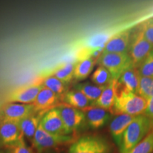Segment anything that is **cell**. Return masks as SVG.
Masks as SVG:
<instances>
[{"label":"cell","instance_id":"cell-1","mask_svg":"<svg viewBox=\"0 0 153 153\" xmlns=\"http://www.w3.org/2000/svg\"><path fill=\"white\" fill-rule=\"evenodd\" d=\"M153 128V121L144 115L135 116L124 132L119 148L120 153H128L146 136Z\"/></svg>","mask_w":153,"mask_h":153},{"label":"cell","instance_id":"cell-2","mask_svg":"<svg viewBox=\"0 0 153 153\" xmlns=\"http://www.w3.org/2000/svg\"><path fill=\"white\" fill-rule=\"evenodd\" d=\"M147 100L135 94L121 89L115 99L112 114H126L137 116L142 115L146 108Z\"/></svg>","mask_w":153,"mask_h":153},{"label":"cell","instance_id":"cell-3","mask_svg":"<svg viewBox=\"0 0 153 153\" xmlns=\"http://www.w3.org/2000/svg\"><path fill=\"white\" fill-rule=\"evenodd\" d=\"M97 62L106 68L116 80L119 79L126 70L133 66L128 53H102Z\"/></svg>","mask_w":153,"mask_h":153},{"label":"cell","instance_id":"cell-4","mask_svg":"<svg viewBox=\"0 0 153 153\" xmlns=\"http://www.w3.org/2000/svg\"><path fill=\"white\" fill-rule=\"evenodd\" d=\"M111 150L106 140L95 135H86L74 141L68 153H111Z\"/></svg>","mask_w":153,"mask_h":153},{"label":"cell","instance_id":"cell-5","mask_svg":"<svg viewBox=\"0 0 153 153\" xmlns=\"http://www.w3.org/2000/svg\"><path fill=\"white\" fill-rule=\"evenodd\" d=\"M74 141V137L69 135H56L45 131L39 124L32 142V148L37 152L54 149L60 145L69 144Z\"/></svg>","mask_w":153,"mask_h":153},{"label":"cell","instance_id":"cell-6","mask_svg":"<svg viewBox=\"0 0 153 153\" xmlns=\"http://www.w3.org/2000/svg\"><path fill=\"white\" fill-rule=\"evenodd\" d=\"M43 87L41 78H37L30 83L20 86L9 91L4 101L5 103L31 104Z\"/></svg>","mask_w":153,"mask_h":153},{"label":"cell","instance_id":"cell-7","mask_svg":"<svg viewBox=\"0 0 153 153\" xmlns=\"http://www.w3.org/2000/svg\"><path fill=\"white\" fill-rule=\"evenodd\" d=\"M152 50L153 46L145 39L142 30L140 29L134 34L130 43L129 55L133 67L139 68Z\"/></svg>","mask_w":153,"mask_h":153},{"label":"cell","instance_id":"cell-8","mask_svg":"<svg viewBox=\"0 0 153 153\" xmlns=\"http://www.w3.org/2000/svg\"><path fill=\"white\" fill-rule=\"evenodd\" d=\"M58 108L66 135L75 133L86 122L85 113L82 110L72 108L68 105L61 106Z\"/></svg>","mask_w":153,"mask_h":153},{"label":"cell","instance_id":"cell-9","mask_svg":"<svg viewBox=\"0 0 153 153\" xmlns=\"http://www.w3.org/2000/svg\"><path fill=\"white\" fill-rule=\"evenodd\" d=\"M35 114L32 104L19 103H5L0 108V119L20 121Z\"/></svg>","mask_w":153,"mask_h":153},{"label":"cell","instance_id":"cell-10","mask_svg":"<svg viewBox=\"0 0 153 153\" xmlns=\"http://www.w3.org/2000/svg\"><path fill=\"white\" fill-rule=\"evenodd\" d=\"M61 97L55 94L52 91L43 87L38 94L33 105L35 114L44 115L48 111L57 108Z\"/></svg>","mask_w":153,"mask_h":153},{"label":"cell","instance_id":"cell-11","mask_svg":"<svg viewBox=\"0 0 153 153\" xmlns=\"http://www.w3.org/2000/svg\"><path fill=\"white\" fill-rule=\"evenodd\" d=\"M131 33L130 30H126L111 37L105 45L102 53H128L131 43Z\"/></svg>","mask_w":153,"mask_h":153},{"label":"cell","instance_id":"cell-12","mask_svg":"<svg viewBox=\"0 0 153 153\" xmlns=\"http://www.w3.org/2000/svg\"><path fill=\"white\" fill-rule=\"evenodd\" d=\"M23 136L19 121L0 119V141L6 147L16 143Z\"/></svg>","mask_w":153,"mask_h":153},{"label":"cell","instance_id":"cell-13","mask_svg":"<svg viewBox=\"0 0 153 153\" xmlns=\"http://www.w3.org/2000/svg\"><path fill=\"white\" fill-rule=\"evenodd\" d=\"M40 124L45 131L56 135H66L60 110L55 108L45 113Z\"/></svg>","mask_w":153,"mask_h":153},{"label":"cell","instance_id":"cell-14","mask_svg":"<svg viewBox=\"0 0 153 153\" xmlns=\"http://www.w3.org/2000/svg\"><path fill=\"white\" fill-rule=\"evenodd\" d=\"M82 111L85 113L86 122L88 126L94 130L103 128L111 118L109 111L99 107L90 106Z\"/></svg>","mask_w":153,"mask_h":153},{"label":"cell","instance_id":"cell-15","mask_svg":"<svg viewBox=\"0 0 153 153\" xmlns=\"http://www.w3.org/2000/svg\"><path fill=\"white\" fill-rule=\"evenodd\" d=\"M119 87L118 80L113 79L106 86L99 98L95 102L91 104V106L99 107L109 112L111 111Z\"/></svg>","mask_w":153,"mask_h":153},{"label":"cell","instance_id":"cell-16","mask_svg":"<svg viewBox=\"0 0 153 153\" xmlns=\"http://www.w3.org/2000/svg\"><path fill=\"white\" fill-rule=\"evenodd\" d=\"M135 116L126 114L117 115L111 120L109 124V131L114 142L118 147L121 143L122 137L126 128Z\"/></svg>","mask_w":153,"mask_h":153},{"label":"cell","instance_id":"cell-17","mask_svg":"<svg viewBox=\"0 0 153 153\" xmlns=\"http://www.w3.org/2000/svg\"><path fill=\"white\" fill-rule=\"evenodd\" d=\"M140 75L136 68L132 66L122 74L118 80L122 89L137 94L140 84Z\"/></svg>","mask_w":153,"mask_h":153},{"label":"cell","instance_id":"cell-18","mask_svg":"<svg viewBox=\"0 0 153 153\" xmlns=\"http://www.w3.org/2000/svg\"><path fill=\"white\" fill-rule=\"evenodd\" d=\"M43 116V115L41 114H33L19 121L23 135L29 140L31 143L33 142L36 132Z\"/></svg>","mask_w":153,"mask_h":153},{"label":"cell","instance_id":"cell-19","mask_svg":"<svg viewBox=\"0 0 153 153\" xmlns=\"http://www.w3.org/2000/svg\"><path fill=\"white\" fill-rule=\"evenodd\" d=\"M62 99L66 105L76 109L83 110L91 105L89 99L82 92L76 89L67 91L62 97Z\"/></svg>","mask_w":153,"mask_h":153},{"label":"cell","instance_id":"cell-20","mask_svg":"<svg viewBox=\"0 0 153 153\" xmlns=\"http://www.w3.org/2000/svg\"><path fill=\"white\" fill-rule=\"evenodd\" d=\"M97 62V60L91 57L78 60L74 66V79L78 81H81L87 78L92 72Z\"/></svg>","mask_w":153,"mask_h":153},{"label":"cell","instance_id":"cell-21","mask_svg":"<svg viewBox=\"0 0 153 153\" xmlns=\"http://www.w3.org/2000/svg\"><path fill=\"white\" fill-rule=\"evenodd\" d=\"M106 85L98 86L89 82H85V83L78 84L74 89L82 92L89 99L91 104H93L99 98Z\"/></svg>","mask_w":153,"mask_h":153},{"label":"cell","instance_id":"cell-22","mask_svg":"<svg viewBox=\"0 0 153 153\" xmlns=\"http://www.w3.org/2000/svg\"><path fill=\"white\" fill-rule=\"evenodd\" d=\"M74 66L75 65L72 62L63 63L60 66L52 70L49 75L54 76L66 85L71 82V80L74 78Z\"/></svg>","mask_w":153,"mask_h":153},{"label":"cell","instance_id":"cell-23","mask_svg":"<svg viewBox=\"0 0 153 153\" xmlns=\"http://www.w3.org/2000/svg\"><path fill=\"white\" fill-rule=\"evenodd\" d=\"M41 78L42 85H43L44 87L52 91L53 93L59 96L61 98L67 92L65 84L63 83L62 82H61L57 78L55 77L54 76H51L48 74V75L43 76V77Z\"/></svg>","mask_w":153,"mask_h":153},{"label":"cell","instance_id":"cell-24","mask_svg":"<svg viewBox=\"0 0 153 153\" xmlns=\"http://www.w3.org/2000/svg\"><path fill=\"white\" fill-rule=\"evenodd\" d=\"M109 35L107 33H99L86 39L82 42V48L93 50L97 48H104L107 41L109 40Z\"/></svg>","mask_w":153,"mask_h":153},{"label":"cell","instance_id":"cell-25","mask_svg":"<svg viewBox=\"0 0 153 153\" xmlns=\"http://www.w3.org/2000/svg\"><path fill=\"white\" fill-rule=\"evenodd\" d=\"M113 79L109 72L103 66L99 65L91 76V80L94 84L98 86L108 85Z\"/></svg>","mask_w":153,"mask_h":153},{"label":"cell","instance_id":"cell-26","mask_svg":"<svg viewBox=\"0 0 153 153\" xmlns=\"http://www.w3.org/2000/svg\"><path fill=\"white\" fill-rule=\"evenodd\" d=\"M137 94L145 100L153 97V77L140 76Z\"/></svg>","mask_w":153,"mask_h":153},{"label":"cell","instance_id":"cell-27","mask_svg":"<svg viewBox=\"0 0 153 153\" xmlns=\"http://www.w3.org/2000/svg\"><path fill=\"white\" fill-rule=\"evenodd\" d=\"M128 153H153V128Z\"/></svg>","mask_w":153,"mask_h":153},{"label":"cell","instance_id":"cell-28","mask_svg":"<svg viewBox=\"0 0 153 153\" xmlns=\"http://www.w3.org/2000/svg\"><path fill=\"white\" fill-rule=\"evenodd\" d=\"M7 148L8 149V153H35L32 147L26 145L24 136L16 143L7 146Z\"/></svg>","mask_w":153,"mask_h":153},{"label":"cell","instance_id":"cell-29","mask_svg":"<svg viewBox=\"0 0 153 153\" xmlns=\"http://www.w3.org/2000/svg\"><path fill=\"white\" fill-rule=\"evenodd\" d=\"M137 70L141 76L153 77V50L140 65Z\"/></svg>","mask_w":153,"mask_h":153},{"label":"cell","instance_id":"cell-30","mask_svg":"<svg viewBox=\"0 0 153 153\" xmlns=\"http://www.w3.org/2000/svg\"><path fill=\"white\" fill-rule=\"evenodd\" d=\"M140 29L144 34L145 39L153 46V19L145 22L141 26Z\"/></svg>","mask_w":153,"mask_h":153},{"label":"cell","instance_id":"cell-31","mask_svg":"<svg viewBox=\"0 0 153 153\" xmlns=\"http://www.w3.org/2000/svg\"><path fill=\"white\" fill-rule=\"evenodd\" d=\"M143 115L153 121V97L147 100L146 108L144 111Z\"/></svg>","mask_w":153,"mask_h":153},{"label":"cell","instance_id":"cell-32","mask_svg":"<svg viewBox=\"0 0 153 153\" xmlns=\"http://www.w3.org/2000/svg\"><path fill=\"white\" fill-rule=\"evenodd\" d=\"M37 153H57L55 149H49V150H45L43 151H41V152H37Z\"/></svg>","mask_w":153,"mask_h":153},{"label":"cell","instance_id":"cell-33","mask_svg":"<svg viewBox=\"0 0 153 153\" xmlns=\"http://www.w3.org/2000/svg\"><path fill=\"white\" fill-rule=\"evenodd\" d=\"M0 153H8V152H5V151L0 150Z\"/></svg>","mask_w":153,"mask_h":153}]
</instances>
